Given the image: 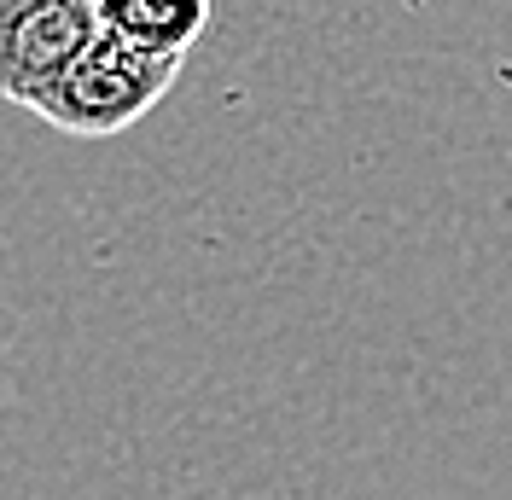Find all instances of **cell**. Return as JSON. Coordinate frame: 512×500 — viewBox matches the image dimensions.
Wrapping results in <instances>:
<instances>
[{"label": "cell", "mask_w": 512, "mask_h": 500, "mask_svg": "<svg viewBox=\"0 0 512 500\" xmlns=\"http://www.w3.org/2000/svg\"><path fill=\"white\" fill-rule=\"evenodd\" d=\"M181 64L187 59L152 53V47H140V41H128V35L99 24L94 41L53 82V94L35 105V117H47L70 140H111V134L134 128L175 88Z\"/></svg>", "instance_id": "6da1fadb"}, {"label": "cell", "mask_w": 512, "mask_h": 500, "mask_svg": "<svg viewBox=\"0 0 512 500\" xmlns=\"http://www.w3.org/2000/svg\"><path fill=\"white\" fill-rule=\"evenodd\" d=\"M94 30L99 0H0V99L35 111Z\"/></svg>", "instance_id": "7a4b0ae2"}, {"label": "cell", "mask_w": 512, "mask_h": 500, "mask_svg": "<svg viewBox=\"0 0 512 500\" xmlns=\"http://www.w3.org/2000/svg\"><path fill=\"white\" fill-rule=\"evenodd\" d=\"M210 6L216 0H99V24L152 53L187 59L192 41L210 30Z\"/></svg>", "instance_id": "3957f363"}]
</instances>
